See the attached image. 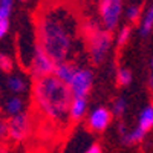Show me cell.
I'll return each instance as SVG.
<instances>
[{
	"mask_svg": "<svg viewBox=\"0 0 153 153\" xmlns=\"http://www.w3.org/2000/svg\"><path fill=\"white\" fill-rule=\"evenodd\" d=\"M133 80V74L130 69H127V68H118L117 69V84L120 87H126V86H129Z\"/></svg>",
	"mask_w": 153,
	"mask_h": 153,
	"instance_id": "17",
	"label": "cell"
},
{
	"mask_svg": "<svg viewBox=\"0 0 153 153\" xmlns=\"http://www.w3.org/2000/svg\"><path fill=\"white\" fill-rule=\"evenodd\" d=\"M87 109H89L87 98H72L71 104H69V110H68V120H69V123H78V121H81L87 115Z\"/></svg>",
	"mask_w": 153,
	"mask_h": 153,
	"instance_id": "10",
	"label": "cell"
},
{
	"mask_svg": "<svg viewBox=\"0 0 153 153\" xmlns=\"http://www.w3.org/2000/svg\"><path fill=\"white\" fill-rule=\"evenodd\" d=\"M14 0H0V20H9Z\"/></svg>",
	"mask_w": 153,
	"mask_h": 153,
	"instance_id": "21",
	"label": "cell"
},
{
	"mask_svg": "<svg viewBox=\"0 0 153 153\" xmlns=\"http://www.w3.org/2000/svg\"><path fill=\"white\" fill-rule=\"evenodd\" d=\"M8 139V120L0 117V144H5Z\"/></svg>",
	"mask_w": 153,
	"mask_h": 153,
	"instance_id": "22",
	"label": "cell"
},
{
	"mask_svg": "<svg viewBox=\"0 0 153 153\" xmlns=\"http://www.w3.org/2000/svg\"><path fill=\"white\" fill-rule=\"evenodd\" d=\"M146 132L141 130L139 127H133V129H127L126 123L120 121L118 123V136H120V143L126 147H132L139 143H143L146 139Z\"/></svg>",
	"mask_w": 153,
	"mask_h": 153,
	"instance_id": "9",
	"label": "cell"
},
{
	"mask_svg": "<svg viewBox=\"0 0 153 153\" xmlns=\"http://www.w3.org/2000/svg\"><path fill=\"white\" fill-rule=\"evenodd\" d=\"M0 153H11L9 152V147L6 144H0Z\"/></svg>",
	"mask_w": 153,
	"mask_h": 153,
	"instance_id": "26",
	"label": "cell"
},
{
	"mask_svg": "<svg viewBox=\"0 0 153 153\" xmlns=\"http://www.w3.org/2000/svg\"><path fill=\"white\" fill-rule=\"evenodd\" d=\"M61 2H69V0H40V5H55Z\"/></svg>",
	"mask_w": 153,
	"mask_h": 153,
	"instance_id": "25",
	"label": "cell"
},
{
	"mask_svg": "<svg viewBox=\"0 0 153 153\" xmlns=\"http://www.w3.org/2000/svg\"><path fill=\"white\" fill-rule=\"evenodd\" d=\"M112 118L113 117H112V113H110V110L107 107L98 106L94 110H91V113L87 115V127L92 132L101 133L110 126Z\"/></svg>",
	"mask_w": 153,
	"mask_h": 153,
	"instance_id": "8",
	"label": "cell"
},
{
	"mask_svg": "<svg viewBox=\"0 0 153 153\" xmlns=\"http://www.w3.org/2000/svg\"><path fill=\"white\" fill-rule=\"evenodd\" d=\"M32 115L29 112H22L19 115L8 118V138L14 143H23L31 136L32 133Z\"/></svg>",
	"mask_w": 153,
	"mask_h": 153,
	"instance_id": "5",
	"label": "cell"
},
{
	"mask_svg": "<svg viewBox=\"0 0 153 153\" xmlns=\"http://www.w3.org/2000/svg\"><path fill=\"white\" fill-rule=\"evenodd\" d=\"M112 117H117V118H123L124 113L127 110V100L124 97H118L115 98V101L112 103V107L109 109Z\"/></svg>",
	"mask_w": 153,
	"mask_h": 153,
	"instance_id": "16",
	"label": "cell"
},
{
	"mask_svg": "<svg viewBox=\"0 0 153 153\" xmlns=\"http://www.w3.org/2000/svg\"><path fill=\"white\" fill-rule=\"evenodd\" d=\"M153 29V6H149L144 16H141V25H139V34L141 37H147Z\"/></svg>",
	"mask_w": 153,
	"mask_h": 153,
	"instance_id": "15",
	"label": "cell"
},
{
	"mask_svg": "<svg viewBox=\"0 0 153 153\" xmlns=\"http://www.w3.org/2000/svg\"><path fill=\"white\" fill-rule=\"evenodd\" d=\"M8 31H9V20H0V40L6 37Z\"/></svg>",
	"mask_w": 153,
	"mask_h": 153,
	"instance_id": "23",
	"label": "cell"
},
{
	"mask_svg": "<svg viewBox=\"0 0 153 153\" xmlns=\"http://www.w3.org/2000/svg\"><path fill=\"white\" fill-rule=\"evenodd\" d=\"M22 2H26V0H22Z\"/></svg>",
	"mask_w": 153,
	"mask_h": 153,
	"instance_id": "27",
	"label": "cell"
},
{
	"mask_svg": "<svg viewBox=\"0 0 153 153\" xmlns=\"http://www.w3.org/2000/svg\"><path fill=\"white\" fill-rule=\"evenodd\" d=\"M136 127H139V129L144 130L146 133L150 132V129L153 127V106L152 104H147L141 110V113H139V117H138Z\"/></svg>",
	"mask_w": 153,
	"mask_h": 153,
	"instance_id": "14",
	"label": "cell"
},
{
	"mask_svg": "<svg viewBox=\"0 0 153 153\" xmlns=\"http://www.w3.org/2000/svg\"><path fill=\"white\" fill-rule=\"evenodd\" d=\"M76 68H78V65H75V63L71 61V60L55 63L52 76H55V78H57L58 81H61V83L69 84L71 78L74 76V74H75V71H76Z\"/></svg>",
	"mask_w": 153,
	"mask_h": 153,
	"instance_id": "11",
	"label": "cell"
},
{
	"mask_svg": "<svg viewBox=\"0 0 153 153\" xmlns=\"http://www.w3.org/2000/svg\"><path fill=\"white\" fill-rule=\"evenodd\" d=\"M130 35H132V28L130 25H124V26L118 31V35H117V46L121 49L123 46L127 45V42L130 40Z\"/></svg>",
	"mask_w": 153,
	"mask_h": 153,
	"instance_id": "18",
	"label": "cell"
},
{
	"mask_svg": "<svg viewBox=\"0 0 153 153\" xmlns=\"http://www.w3.org/2000/svg\"><path fill=\"white\" fill-rule=\"evenodd\" d=\"M94 86V72L87 68L78 66L71 78L68 87L72 94V98H87Z\"/></svg>",
	"mask_w": 153,
	"mask_h": 153,
	"instance_id": "6",
	"label": "cell"
},
{
	"mask_svg": "<svg viewBox=\"0 0 153 153\" xmlns=\"http://www.w3.org/2000/svg\"><path fill=\"white\" fill-rule=\"evenodd\" d=\"M80 20L72 0L40 5L35 12V46L55 63L69 60L80 37Z\"/></svg>",
	"mask_w": 153,
	"mask_h": 153,
	"instance_id": "1",
	"label": "cell"
},
{
	"mask_svg": "<svg viewBox=\"0 0 153 153\" xmlns=\"http://www.w3.org/2000/svg\"><path fill=\"white\" fill-rule=\"evenodd\" d=\"M124 8V0H98V16L101 28L112 32L117 29Z\"/></svg>",
	"mask_w": 153,
	"mask_h": 153,
	"instance_id": "4",
	"label": "cell"
},
{
	"mask_svg": "<svg viewBox=\"0 0 153 153\" xmlns=\"http://www.w3.org/2000/svg\"><path fill=\"white\" fill-rule=\"evenodd\" d=\"M54 68H55V61L49 58L38 46H35L31 58V65H29V74L32 78L38 80V78H43V76L52 75Z\"/></svg>",
	"mask_w": 153,
	"mask_h": 153,
	"instance_id": "7",
	"label": "cell"
},
{
	"mask_svg": "<svg viewBox=\"0 0 153 153\" xmlns=\"http://www.w3.org/2000/svg\"><path fill=\"white\" fill-rule=\"evenodd\" d=\"M3 109H5L8 117H14V115H19V113L25 112V101L19 95H12L5 101Z\"/></svg>",
	"mask_w": 153,
	"mask_h": 153,
	"instance_id": "12",
	"label": "cell"
},
{
	"mask_svg": "<svg viewBox=\"0 0 153 153\" xmlns=\"http://www.w3.org/2000/svg\"><path fill=\"white\" fill-rule=\"evenodd\" d=\"M83 43L86 46L87 55L91 58V61L98 66L106 60V57L109 54V51L113 45V35H112V32L100 28L95 34L84 38Z\"/></svg>",
	"mask_w": 153,
	"mask_h": 153,
	"instance_id": "3",
	"label": "cell"
},
{
	"mask_svg": "<svg viewBox=\"0 0 153 153\" xmlns=\"http://www.w3.org/2000/svg\"><path fill=\"white\" fill-rule=\"evenodd\" d=\"M0 71L8 75L12 74V71H14V60H12L9 54L0 52Z\"/></svg>",
	"mask_w": 153,
	"mask_h": 153,
	"instance_id": "20",
	"label": "cell"
},
{
	"mask_svg": "<svg viewBox=\"0 0 153 153\" xmlns=\"http://www.w3.org/2000/svg\"><path fill=\"white\" fill-rule=\"evenodd\" d=\"M141 16H143V11L139 5H130L126 9V19L129 20V23H133V25L138 23L141 20Z\"/></svg>",
	"mask_w": 153,
	"mask_h": 153,
	"instance_id": "19",
	"label": "cell"
},
{
	"mask_svg": "<svg viewBox=\"0 0 153 153\" xmlns=\"http://www.w3.org/2000/svg\"><path fill=\"white\" fill-rule=\"evenodd\" d=\"M6 86H8L9 91L12 94H16V95L25 94V92H26V89H28L26 80H25L22 75H17V74H9L8 80H6Z\"/></svg>",
	"mask_w": 153,
	"mask_h": 153,
	"instance_id": "13",
	"label": "cell"
},
{
	"mask_svg": "<svg viewBox=\"0 0 153 153\" xmlns=\"http://www.w3.org/2000/svg\"><path fill=\"white\" fill-rule=\"evenodd\" d=\"M72 101V94L68 84L58 81L55 76L48 75L34 80L32 83V103L40 117L54 124L55 127H65L69 124L68 110Z\"/></svg>",
	"mask_w": 153,
	"mask_h": 153,
	"instance_id": "2",
	"label": "cell"
},
{
	"mask_svg": "<svg viewBox=\"0 0 153 153\" xmlns=\"http://www.w3.org/2000/svg\"><path fill=\"white\" fill-rule=\"evenodd\" d=\"M84 153H103V149H101L100 144H92Z\"/></svg>",
	"mask_w": 153,
	"mask_h": 153,
	"instance_id": "24",
	"label": "cell"
}]
</instances>
